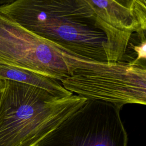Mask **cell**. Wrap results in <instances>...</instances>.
<instances>
[{
    "instance_id": "obj_2",
    "label": "cell",
    "mask_w": 146,
    "mask_h": 146,
    "mask_svg": "<svg viewBox=\"0 0 146 146\" xmlns=\"http://www.w3.org/2000/svg\"><path fill=\"white\" fill-rule=\"evenodd\" d=\"M0 83V146H36L87 101L14 81Z\"/></svg>"
},
{
    "instance_id": "obj_4",
    "label": "cell",
    "mask_w": 146,
    "mask_h": 146,
    "mask_svg": "<svg viewBox=\"0 0 146 146\" xmlns=\"http://www.w3.org/2000/svg\"><path fill=\"white\" fill-rule=\"evenodd\" d=\"M121 108L87 100L36 146H127L128 135L120 115Z\"/></svg>"
},
{
    "instance_id": "obj_5",
    "label": "cell",
    "mask_w": 146,
    "mask_h": 146,
    "mask_svg": "<svg viewBox=\"0 0 146 146\" xmlns=\"http://www.w3.org/2000/svg\"><path fill=\"white\" fill-rule=\"evenodd\" d=\"M0 63L61 82L70 75L60 49L0 15Z\"/></svg>"
},
{
    "instance_id": "obj_6",
    "label": "cell",
    "mask_w": 146,
    "mask_h": 146,
    "mask_svg": "<svg viewBox=\"0 0 146 146\" xmlns=\"http://www.w3.org/2000/svg\"><path fill=\"white\" fill-rule=\"evenodd\" d=\"M95 14L102 21L115 29L126 33H136L145 37L135 13L114 0H86Z\"/></svg>"
},
{
    "instance_id": "obj_1",
    "label": "cell",
    "mask_w": 146,
    "mask_h": 146,
    "mask_svg": "<svg viewBox=\"0 0 146 146\" xmlns=\"http://www.w3.org/2000/svg\"><path fill=\"white\" fill-rule=\"evenodd\" d=\"M0 15L73 56L102 63L121 62L132 33L98 17L86 0H17Z\"/></svg>"
},
{
    "instance_id": "obj_9",
    "label": "cell",
    "mask_w": 146,
    "mask_h": 146,
    "mask_svg": "<svg viewBox=\"0 0 146 146\" xmlns=\"http://www.w3.org/2000/svg\"><path fill=\"white\" fill-rule=\"evenodd\" d=\"M17 0H0V7L13 3Z\"/></svg>"
},
{
    "instance_id": "obj_10",
    "label": "cell",
    "mask_w": 146,
    "mask_h": 146,
    "mask_svg": "<svg viewBox=\"0 0 146 146\" xmlns=\"http://www.w3.org/2000/svg\"><path fill=\"white\" fill-rule=\"evenodd\" d=\"M1 96H2V88H1V83H0V102H1Z\"/></svg>"
},
{
    "instance_id": "obj_8",
    "label": "cell",
    "mask_w": 146,
    "mask_h": 146,
    "mask_svg": "<svg viewBox=\"0 0 146 146\" xmlns=\"http://www.w3.org/2000/svg\"><path fill=\"white\" fill-rule=\"evenodd\" d=\"M121 6L133 11L136 2L139 0H114Z\"/></svg>"
},
{
    "instance_id": "obj_3",
    "label": "cell",
    "mask_w": 146,
    "mask_h": 146,
    "mask_svg": "<svg viewBox=\"0 0 146 146\" xmlns=\"http://www.w3.org/2000/svg\"><path fill=\"white\" fill-rule=\"evenodd\" d=\"M61 51L70 75L60 83L68 91L120 108L127 104H146L145 67L125 62L90 61Z\"/></svg>"
},
{
    "instance_id": "obj_7",
    "label": "cell",
    "mask_w": 146,
    "mask_h": 146,
    "mask_svg": "<svg viewBox=\"0 0 146 146\" xmlns=\"http://www.w3.org/2000/svg\"><path fill=\"white\" fill-rule=\"evenodd\" d=\"M0 79L11 80L37 87L56 96L64 97L73 94L65 89L58 80L22 67L7 64L0 63Z\"/></svg>"
}]
</instances>
